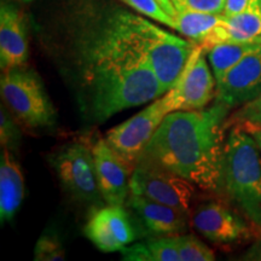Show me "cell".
I'll return each mask as SVG.
<instances>
[{
  "instance_id": "6da1fadb",
  "label": "cell",
  "mask_w": 261,
  "mask_h": 261,
  "mask_svg": "<svg viewBox=\"0 0 261 261\" xmlns=\"http://www.w3.org/2000/svg\"><path fill=\"white\" fill-rule=\"evenodd\" d=\"M81 103L93 122L158 99L165 90L142 55L117 31L113 19L86 45L80 69Z\"/></svg>"
},
{
  "instance_id": "7a4b0ae2",
  "label": "cell",
  "mask_w": 261,
  "mask_h": 261,
  "mask_svg": "<svg viewBox=\"0 0 261 261\" xmlns=\"http://www.w3.org/2000/svg\"><path fill=\"white\" fill-rule=\"evenodd\" d=\"M230 110L215 100L201 110L169 113L139 159L175 172L207 194L219 195Z\"/></svg>"
},
{
  "instance_id": "3957f363",
  "label": "cell",
  "mask_w": 261,
  "mask_h": 261,
  "mask_svg": "<svg viewBox=\"0 0 261 261\" xmlns=\"http://www.w3.org/2000/svg\"><path fill=\"white\" fill-rule=\"evenodd\" d=\"M219 195L261 232V150L241 125L225 139Z\"/></svg>"
},
{
  "instance_id": "277c9868",
  "label": "cell",
  "mask_w": 261,
  "mask_h": 261,
  "mask_svg": "<svg viewBox=\"0 0 261 261\" xmlns=\"http://www.w3.org/2000/svg\"><path fill=\"white\" fill-rule=\"evenodd\" d=\"M113 22L122 37L142 55L167 92L178 80L197 44L171 34L149 19L129 12L116 15Z\"/></svg>"
},
{
  "instance_id": "5b68a950",
  "label": "cell",
  "mask_w": 261,
  "mask_h": 261,
  "mask_svg": "<svg viewBox=\"0 0 261 261\" xmlns=\"http://www.w3.org/2000/svg\"><path fill=\"white\" fill-rule=\"evenodd\" d=\"M0 92L6 107L29 128L48 127L56 121V112L41 79L24 65L3 71Z\"/></svg>"
},
{
  "instance_id": "8992f818",
  "label": "cell",
  "mask_w": 261,
  "mask_h": 261,
  "mask_svg": "<svg viewBox=\"0 0 261 261\" xmlns=\"http://www.w3.org/2000/svg\"><path fill=\"white\" fill-rule=\"evenodd\" d=\"M92 148L85 142L68 143L52 156L51 162L64 190L94 212L107 203L98 188Z\"/></svg>"
},
{
  "instance_id": "52a82bcc",
  "label": "cell",
  "mask_w": 261,
  "mask_h": 261,
  "mask_svg": "<svg viewBox=\"0 0 261 261\" xmlns=\"http://www.w3.org/2000/svg\"><path fill=\"white\" fill-rule=\"evenodd\" d=\"M172 112H175L174 102L167 91L142 112L110 129L104 139L133 172L150 139Z\"/></svg>"
},
{
  "instance_id": "ba28073f",
  "label": "cell",
  "mask_w": 261,
  "mask_h": 261,
  "mask_svg": "<svg viewBox=\"0 0 261 261\" xmlns=\"http://www.w3.org/2000/svg\"><path fill=\"white\" fill-rule=\"evenodd\" d=\"M190 223L201 236L220 247L238 246L261 237L260 231L224 198L191 208Z\"/></svg>"
},
{
  "instance_id": "9c48e42d",
  "label": "cell",
  "mask_w": 261,
  "mask_h": 261,
  "mask_svg": "<svg viewBox=\"0 0 261 261\" xmlns=\"http://www.w3.org/2000/svg\"><path fill=\"white\" fill-rule=\"evenodd\" d=\"M130 194L171 205L190 214L196 188L175 172L139 159L129 179Z\"/></svg>"
},
{
  "instance_id": "30bf717a",
  "label": "cell",
  "mask_w": 261,
  "mask_h": 261,
  "mask_svg": "<svg viewBox=\"0 0 261 261\" xmlns=\"http://www.w3.org/2000/svg\"><path fill=\"white\" fill-rule=\"evenodd\" d=\"M168 91L175 112L204 109L215 99L217 81L208 67L207 52L201 45H196L178 80Z\"/></svg>"
},
{
  "instance_id": "8fae6325",
  "label": "cell",
  "mask_w": 261,
  "mask_h": 261,
  "mask_svg": "<svg viewBox=\"0 0 261 261\" xmlns=\"http://www.w3.org/2000/svg\"><path fill=\"white\" fill-rule=\"evenodd\" d=\"M125 208L106 204L92 212L85 226L86 237L104 253L121 250L137 237L136 227Z\"/></svg>"
},
{
  "instance_id": "7c38bea8",
  "label": "cell",
  "mask_w": 261,
  "mask_h": 261,
  "mask_svg": "<svg viewBox=\"0 0 261 261\" xmlns=\"http://www.w3.org/2000/svg\"><path fill=\"white\" fill-rule=\"evenodd\" d=\"M261 96V46L247 55L217 85L215 100L231 110Z\"/></svg>"
},
{
  "instance_id": "4fadbf2b",
  "label": "cell",
  "mask_w": 261,
  "mask_h": 261,
  "mask_svg": "<svg viewBox=\"0 0 261 261\" xmlns=\"http://www.w3.org/2000/svg\"><path fill=\"white\" fill-rule=\"evenodd\" d=\"M92 150L98 188L103 200L109 205L126 207L130 194L129 179L132 171L110 148L106 139L98 140Z\"/></svg>"
},
{
  "instance_id": "5bb4252c",
  "label": "cell",
  "mask_w": 261,
  "mask_h": 261,
  "mask_svg": "<svg viewBox=\"0 0 261 261\" xmlns=\"http://www.w3.org/2000/svg\"><path fill=\"white\" fill-rule=\"evenodd\" d=\"M126 208H129L135 213L140 226L150 236H177L188 230L190 214L171 205L159 203L139 195L129 194Z\"/></svg>"
},
{
  "instance_id": "9a60e30c",
  "label": "cell",
  "mask_w": 261,
  "mask_h": 261,
  "mask_svg": "<svg viewBox=\"0 0 261 261\" xmlns=\"http://www.w3.org/2000/svg\"><path fill=\"white\" fill-rule=\"evenodd\" d=\"M28 60V39L24 15L15 5L0 8V68L6 71L23 67Z\"/></svg>"
},
{
  "instance_id": "2e32d148",
  "label": "cell",
  "mask_w": 261,
  "mask_h": 261,
  "mask_svg": "<svg viewBox=\"0 0 261 261\" xmlns=\"http://www.w3.org/2000/svg\"><path fill=\"white\" fill-rule=\"evenodd\" d=\"M227 41L261 44V0H249L240 14L225 16L201 46L207 51L214 45Z\"/></svg>"
},
{
  "instance_id": "e0dca14e",
  "label": "cell",
  "mask_w": 261,
  "mask_h": 261,
  "mask_svg": "<svg viewBox=\"0 0 261 261\" xmlns=\"http://www.w3.org/2000/svg\"><path fill=\"white\" fill-rule=\"evenodd\" d=\"M24 179L11 150L3 148L0 156V220L10 221L23 201Z\"/></svg>"
},
{
  "instance_id": "ac0fdd59",
  "label": "cell",
  "mask_w": 261,
  "mask_h": 261,
  "mask_svg": "<svg viewBox=\"0 0 261 261\" xmlns=\"http://www.w3.org/2000/svg\"><path fill=\"white\" fill-rule=\"evenodd\" d=\"M261 44L254 42H220L214 45L207 51V58L210 61L212 71H213L217 85L220 84L228 71L242 61L247 55L256 50Z\"/></svg>"
},
{
  "instance_id": "d6986e66",
  "label": "cell",
  "mask_w": 261,
  "mask_h": 261,
  "mask_svg": "<svg viewBox=\"0 0 261 261\" xmlns=\"http://www.w3.org/2000/svg\"><path fill=\"white\" fill-rule=\"evenodd\" d=\"M225 18L224 14H208L185 9L175 16V31L189 40L201 45L211 32Z\"/></svg>"
},
{
  "instance_id": "ffe728a7",
  "label": "cell",
  "mask_w": 261,
  "mask_h": 261,
  "mask_svg": "<svg viewBox=\"0 0 261 261\" xmlns=\"http://www.w3.org/2000/svg\"><path fill=\"white\" fill-rule=\"evenodd\" d=\"M180 261H213L215 254L210 247L194 234H177L175 236Z\"/></svg>"
},
{
  "instance_id": "44dd1931",
  "label": "cell",
  "mask_w": 261,
  "mask_h": 261,
  "mask_svg": "<svg viewBox=\"0 0 261 261\" xmlns=\"http://www.w3.org/2000/svg\"><path fill=\"white\" fill-rule=\"evenodd\" d=\"M121 2L136 10L139 15L145 16L146 18L154 19L159 23L167 25V27L175 31V18L163 10L158 0H121Z\"/></svg>"
},
{
  "instance_id": "7402d4cb",
  "label": "cell",
  "mask_w": 261,
  "mask_h": 261,
  "mask_svg": "<svg viewBox=\"0 0 261 261\" xmlns=\"http://www.w3.org/2000/svg\"><path fill=\"white\" fill-rule=\"evenodd\" d=\"M64 259L63 246L56 234L44 233L39 238L34 248L35 261H61Z\"/></svg>"
},
{
  "instance_id": "603a6c76",
  "label": "cell",
  "mask_w": 261,
  "mask_h": 261,
  "mask_svg": "<svg viewBox=\"0 0 261 261\" xmlns=\"http://www.w3.org/2000/svg\"><path fill=\"white\" fill-rule=\"evenodd\" d=\"M226 125L227 127L241 125L243 127L261 128V96L238 108L237 112L228 117Z\"/></svg>"
},
{
  "instance_id": "cb8c5ba5",
  "label": "cell",
  "mask_w": 261,
  "mask_h": 261,
  "mask_svg": "<svg viewBox=\"0 0 261 261\" xmlns=\"http://www.w3.org/2000/svg\"><path fill=\"white\" fill-rule=\"evenodd\" d=\"M154 261H180L175 236L155 237L146 242Z\"/></svg>"
},
{
  "instance_id": "d4e9b609",
  "label": "cell",
  "mask_w": 261,
  "mask_h": 261,
  "mask_svg": "<svg viewBox=\"0 0 261 261\" xmlns=\"http://www.w3.org/2000/svg\"><path fill=\"white\" fill-rule=\"evenodd\" d=\"M0 142L3 148L10 150L17 149L21 143V132L17 125L3 107L0 113Z\"/></svg>"
},
{
  "instance_id": "484cf974",
  "label": "cell",
  "mask_w": 261,
  "mask_h": 261,
  "mask_svg": "<svg viewBox=\"0 0 261 261\" xmlns=\"http://www.w3.org/2000/svg\"><path fill=\"white\" fill-rule=\"evenodd\" d=\"M227 0H185V9L208 14H224Z\"/></svg>"
},
{
  "instance_id": "4316f807",
  "label": "cell",
  "mask_w": 261,
  "mask_h": 261,
  "mask_svg": "<svg viewBox=\"0 0 261 261\" xmlns=\"http://www.w3.org/2000/svg\"><path fill=\"white\" fill-rule=\"evenodd\" d=\"M122 254L123 260L128 261H154L151 252L146 246V243H137L130 247H123L120 250Z\"/></svg>"
},
{
  "instance_id": "83f0119b",
  "label": "cell",
  "mask_w": 261,
  "mask_h": 261,
  "mask_svg": "<svg viewBox=\"0 0 261 261\" xmlns=\"http://www.w3.org/2000/svg\"><path fill=\"white\" fill-rule=\"evenodd\" d=\"M248 3H249V0H227L226 5H225L224 15L230 17V16L240 14L246 8Z\"/></svg>"
},
{
  "instance_id": "f1b7e54d",
  "label": "cell",
  "mask_w": 261,
  "mask_h": 261,
  "mask_svg": "<svg viewBox=\"0 0 261 261\" xmlns=\"http://www.w3.org/2000/svg\"><path fill=\"white\" fill-rule=\"evenodd\" d=\"M246 259L249 260H261V237L253 244L249 252L246 253Z\"/></svg>"
},
{
  "instance_id": "f546056e",
  "label": "cell",
  "mask_w": 261,
  "mask_h": 261,
  "mask_svg": "<svg viewBox=\"0 0 261 261\" xmlns=\"http://www.w3.org/2000/svg\"><path fill=\"white\" fill-rule=\"evenodd\" d=\"M158 2L168 15H171L172 17L175 18V16H177V10H175L174 5H173V3L171 2V0H158Z\"/></svg>"
},
{
  "instance_id": "4dcf8cb0",
  "label": "cell",
  "mask_w": 261,
  "mask_h": 261,
  "mask_svg": "<svg viewBox=\"0 0 261 261\" xmlns=\"http://www.w3.org/2000/svg\"><path fill=\"white\" fill-rule=\"evenodd\" d=\"M244 128L253 136V138L255 139L256 144L259 145V148L261 150V128H255V127H244Z\"/></svg>"
},
{
  "instance_id": "1f68e13d",
  "label": "cell",
  "mask_w": 261,
  "mask_h": 261,
  "mask_svg": "<svg viewBox=\"0 0 261 261\" xmlns=\"http://www.w3.org/2000/svg\"><path fill=\"white\" fill-rule=\"evenodd\" d=\"M171 2L173 3V5H174L177 12L185 10V0H171Z\"/></svg>"
},
{
  "instance_id": "d6a6232c",
  "label": "cell",
  "mask_w": 261,
  "mask_h": 261,
  "mask_svg": "<svg viewBox=\"0 0 261 261\" xmlns=\"http://www.w3.org/2000/svg\"><path fill=\"white\" fill-rule=\"evenodd\" d=\"M17 2H23V3H28V2H32V0H17Z\"/></svg>"
}]
</instances>
